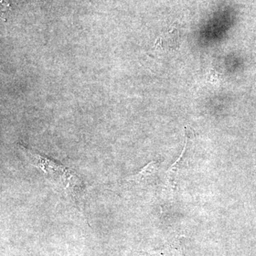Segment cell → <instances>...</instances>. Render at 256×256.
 Wrapping results in <instances>:
<instances>
[{"instance_id": "6da1fadb", "label": "cell", "mask_w": 256, "mask_h": 256, "mask_svg": "<svg viewBox=\"0 0 256 256\" xmlns=\"http://www.w3.org/2000/svg\"><path fill=\"white\" fill-rule=\"evenodd\" d=\"M18 148L26 156L30 164L41 169L48 180L64 188L74 203L77 204L82 202L84 185L74 170L24 146H18Z\"/></svg>"}]
</instances>
